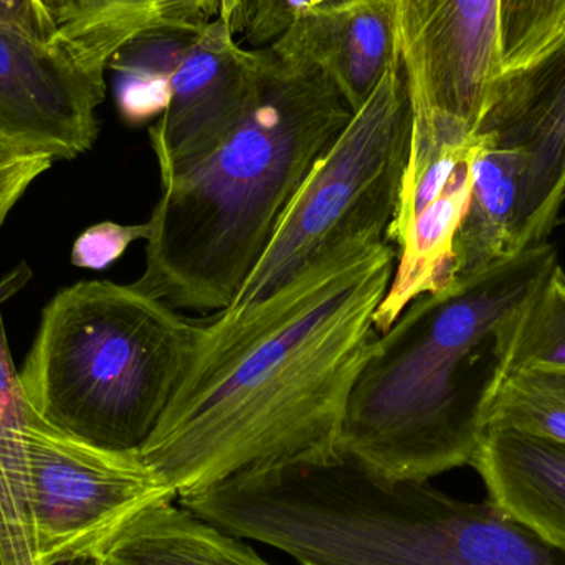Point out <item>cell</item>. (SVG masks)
I'll return each mask as SVG.
<instances>
[{"label":"cell","instance_id":"6da1fadb","mask_svg":"<svg viewBox=\"0 0 565 565\" xmlns=\"http://www.w3.org/2000/svg\"><path fill=\"white\" fill-rule=\"evenodd\" d=\"M395 262L387 242L358 245L271 298L205 321L188 372L138 450L175 497L335 454Z\"/></svg>","mask_w":565,"mask_h":565},{"label":"cell","instance_id":"7a4b0ae2","mask_svg":"<svg viewBox=\"0 0 565 565\" xmlns=\"http://www.w3.org/2000/svg\"><path fill=\"white\" fill-rule=\"evenodd\" d=\"M557 264L543 242L415 298L375 339L335 451L391 481L470 465L503 377L501 326Z\"/></svg>","mask_w":565,"mask_h":565},{"label":"cell","instance_id":"3957f363","mask_svg":"<svg viewBox=\"0 0 565 565\" xmlns=\"http://www.w3.org/2000/svg\"><path fill=\"white\" fill-rule=\"evenodd\" d=\"M352 115L321 73L277 60L221 145L188 164L158 162L161 195L148 221L145 274L132 285L175 309L225 311Z\"/></svg>","mask_w":565,"mask_h":565},{"label":"cell","instance_id":"277c9868","mask_svg":"<svg viewBox=\"0 0 565 565\" xmlns=\"http://www.w3.org/2000/svg\"><path fill=\"white\" fill-rule=\"evenodd\" d=\"M205 321L135 285L82 281L53 296L20 371L26 404L109 450H139L191 365Z\"/></svg>","mask_w":565,"mask_h":565},{"label":"cell","instance_id":"5b68a950","mask_svg":"<svg viewBox=\"0 0 565 565\" xmlns=\"http://www.w3.org/2000/svg\"><path fill=\"white\" fill-rule=\"evenodd\" d=\"M414 106L398 55L367 102L319 156L267 250L224 315L234 316L358 245L381 244L397 207Z\"/></svg>","mask_w":565,"mask_h":565},{"label":"cell","instance_id":"8992f818","mask_svg":"<svg viewBox=\"0 0 565 565\" xmlns=\"http://www.w3.org/2000/svg\"><path fill=\"white\" fill-rule=\"evenodd\" d=\"M316 565H565V547L493 501L364 473L332 503Z\"/></svg>","mask_w":565,"mask_h":565},{"label":"cell","instance_id":"52a82bcc","mask_svg":"<svg viewBox=\"0 0 565 565\" xmlns=\"http://www.w3.org/2000/svg\"><path fill=\"white\" fill-rule=\"evenodd\" d=\"M19 441L36 565L92 563L136 514L178 498L138 450L89 444L53 427L30 405Z\"/></svg>","mask_w":565,"mask_h":565},{"label":"cell","instance_id":"ba28073f","mask_svg":"<svg viewBox=\"0 0 565 565\" xmlns=\"http://www.w3.org/2000/svg\"><path fill=\"white\" fill-rule=\"evenodd\" d=\"M397 32L414 125L477 135L504 72L501 0H397Z\"/></svg>","mask_w":565,"mask_h":565},{"label":"cell","instance_id":"9c48e42d","mask_svg":"<svg viewBox=\"0 0 565 565\" xmlns=\"http://www.w3.org/2000/svg\"><path fill=\"white\" fill-rule=\"evenodd\" d=\"M105 72L60 40L0 25V139L53 161L85 154L98 138Z\"/></svg>","mask_w":565,"mask_h":565},{"label":"cell","instance_id":"30bf717a","mask_svg":"<svg viewBox=\"0 0 565 565\" xmlns=\"http://www.w3.org/2000/svg\"><path fill=\"white\" fill-rule=\"evenodd\" d=\"M477 135L520 149L518 244H543L565 199V29L530 63L503 72Z\"/></svg>","mask_w":565,"mask_h":565},{"label":"cell","instance_id":"8fae6325","mask_svg":"<svg viewBox=\"0 0 565 565\" xmlns=\"http://www.w3.org/2000/svg\"><path fill=\"white\" fill-rule=\"evenodd\" d=\"M270 50H247L221 19L175 53L169 103L152 126L158 162L188 164L221 145L252 111L274 73Z\"/></svg>","mask_w":565,"mask_h":565},{"label":"cell","instance_id":"7c38bea8","mask_svg":"<svg viewBox=\"0 0 565 565\" xmlns=\"http://www.w3.org/2000/svg\"><path fill=\"white\" fill-rule=\"evenodd\" d=\"M268 50L278 62L321 73L355 113L401 55L397 0H351L306 13Z\"/></svg>","mask_w":565,"mask_h":565},{"label":"cell","instance_id":"4fadbf2b","mask_svg":"<svg viewBox=\"0 0 565 565\" xmlns=\"http://www.w3.org/2000/svg\"><path fill=\"white\" fill-rule=\"evenodd\" d=\"M470 467L490 501L565 547V444L508 430H484Z\"/></svg>","mask_w":565,"mask_h":565},{"label":"cell","instance_id":"5bb4252c","mask_svg":"<svg viewBox=\"0 0 565 565\" xmlns=\"http://www.w3.org/2000/svg\"><path fill=\"white\" fill-rule=\"evenodd\" d=\"M93 565H274L242 537L174 501L146 508L125 524Z\"/></svg>","mask_w":565,"mask_h":565},{"label":"cell","instance_id":"9a60e30c","mask_svg":"<svg viewBox=\"0 0 565 565\" xmlns=\"http://www.w3.org/2000/svg\"><path fill=\"white\" fill-rule=\"evenodd\" d=\"M475 136L470 201L454 242L455 280L488 270L521 252L516 202L523 154L520 149L494 145L487 136Z\"/></svg>","mask_w":565,"mask_h":565},{"label":"cell","instance_id":"2e32d148","mask_svg":"<svg viewBox=\"0 0 565 565\" xmlns=\"http://www.w3.org/2000/svg\"><path fill=\"white\" fill-rule=\"evenodd\" d=\"M500 341L503 375L565 374V271L559 264L503 322Z\"/></svg>","mask_w":565,"mask_h":565},{"label":"cell","instance_id":"e0dca14e","mask_svg":"<svg viewBox=\"0 0 565 565\" xmlns=\"http://www.w3.org/2000/svg\"><path fill=\"white\" fill-rule=\"evenodd\" d=\"M56 40L95 65L109 68L126 45L162 30L149 0H45Z\"/></svg>","mask_w":565,"mask_h":565},{"label":"cell","instance_id":"ac0fdd59","mask_svg":"<svg viewBox=\"0 0 565 565\" xmlns=\"http://www.w3.org/2000/svg\"><path fill=\"white\" fill-rule=\"evenodd\" d=\"M484 430H508L565 444V374L511 372L494 388Z\"/></svg>","mask_w":565,"mask_h":565},{"label":"cell","instance_id":"d6986e66","mask_svg":"<svg viewBox=\"0 0 565 565\" xmlns=\"http://www.w3.org/2000/svg\"><path fill=\"white\" fill-rule=\"evenodd\" d=\"M565 29V0H501L503 70L526 65Z\"/></svg>","mask_w":565,"mask_h":565},{"label":"cell","instance_id":"ffe728a7","mask_svg":"<svg viewBox=\"0 0 565 565\" xmlns=\"http://www.w3.org/2000/svg\"><path fill=\"white\" fill-rule=\"evenodd\" d=\"M351 0H218V17L250 45H271L306 13Z\"/></svg>","mask_w":565,"mask_h":565},{"label":"cell","instance_id":"44dd1931","mask_svg":"<svg viewBox=\"0 0 565 565\" xmlns=\"http://www.w3.org/2000/svg\"><path fill=\"white\" fill-rule=\"evenodd\" d=\"M149 234L151 228L148 222L139 225H121L115 222L92 225L73 244L72 264L86 270H106L125 255L129 245L148 241Z\"/></svg>","mask_w":565,"mask_h":565},{"label":"cell","instance_id":"7402d4cb","mask_svg":"<svg viewBox=\"0 0 565 565\" xmlns=\"http://www.w3.org/2000/svg\"><path fill=\"white\" fill-rule=\"evenodd\" d=\"M30 278H32V271L29 265L20 264L0 280V427L19 420L29 407L20 384V372L17 371L10 354L9 341L3 328L2 306L15 296Z\"/></svg>","mask_w":565,"mask_h":565},{"label":"cell","instance_id":"603a6c76","mask_svg":"<svg viewBox=\"0 0 565 565\" xmlns=\"http://www.w3.org/2000/svg\"><path fill=\"white\" fill-rule=\"evenodd\" d=\"M53 159L0 139V228L30 185L53 166Z\"/></svg>","mask_w":565,"mask_h":565},{"label":"cell","instance_id":"cb8c5ba5","mask_svg":"<svg viewBox=\"0 0 565 565\" xmlns=\"http://www.w3.org/2000/svg\"><path fill=\"white\" fill-rule=\"evenodd\" d=\"M0 25L39 42L56 39V25L45 0H0Z\"/></svg>","mask_w":565,"mask_h":565},{"label":"cell","instance_id":"d4e9b609","mask_svg":"<svg viewBox=\"0 0 565 565\" xmlns=\"http://www.w3.org/2000/svg\"><path fill=\"white\" fill-rule=\"evenodd\" d=\"M166 32L195 33L218 17V0H149Z\"/></svg>","mask_w":565,"mask_h":565},{"label":"cell","instance_id":"484cf974","mask_svg":"<svg viewBox=\"0 0 565 565\" xmlns=\"http://www.w3.org/2000/svg\"><path fill=\"white\" fill-rule=\"evenodd\" d=\"M86 565H93V564H92V563H88V564H86Z\"/></svg>","mask_w":565,"mask_h":565}]
</instances>
